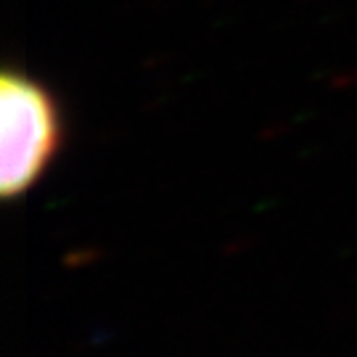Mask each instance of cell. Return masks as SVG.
<instances>
[{"label": "cell", "instance_id": "cell-1", "mask_svg": "<svg viewBox=\"0 0 357 357\" xmlns=\"http://www.w3.org/2000/svg\"><path fill=\"white\" fill-rule=\"evenodd\" d=\"M66 143L61 98L22 66L0 75V196L6 204L35 191Z\"/></svg>", "mask_w": 357, "mask_h": 357}]
</instances>
